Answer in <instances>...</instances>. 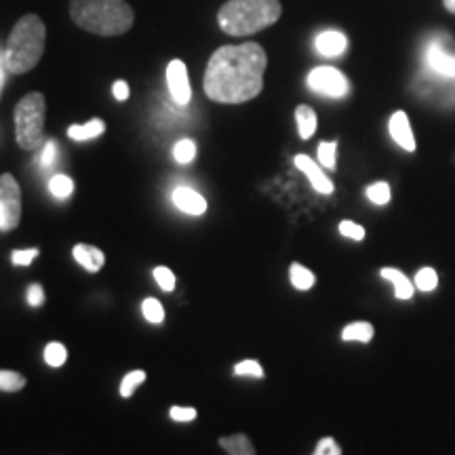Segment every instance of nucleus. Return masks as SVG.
I'll use <instances>...</instances> for the list:
<instances>
[{"instance_id": "19", "label": "nucleus", "mask_w": 455, "mask_h": 455, "mask_svg": "<svg viewBox=\"0 0 455 455\" xmlns=\"http://www.w3.org/2000/svg\"><path fill=\"white\" fill-rule=\"evenodd\" d=\"M373 338V325L371 323L358 321V323H350V325L344 327L341 331V339L344 341H361V344H367Z\"/></svg>"}, {"instance_id": "8", "label": "nucleus", "mask_w": 455, "mask_h": 455, "mask_svg": "<svg viewBox=\"0 0 455 455\" xmlns=\"http://www.w3.org/2000/svg\"><path fill=\"white\" fill-rule=\"evenodd\" d=\"M167 84L171 91V98L175 104L188 106L192 100V89H190V78H188V68L181 60H173L167 66Z\"/></svg>"}, {"instance_id": "36", "label": "nucleus", "mask_w": 455, "mask_h": 455, "mask_svg": "<svg viewBox=\"0 0 455 455\" xmlns=\"http://www.w3.org/2000/svg\"><path fill=\"white\" fill-rule=\"evenodd\" d=\"M169 415H171V419H173V422H192V419H196V409L195 407H171V411H169Z\"/></svg>"}, {"instance_id": "15", "label": "nucleus", "mask_w": 455, "mask_h": 455, "mask_svg": "<svg viewBox=\"0 0 455 455\" xmlns=\"http://www.w3.org/2000/svg\"><path fill=\"white\" fill-rule=\"evenodd\" d=\"M106 131V123L101 118H93V121L84 123V124H72L68 129V138L74 141H89L100 138L101 133Z\"/></svg>"}, {"instance_id": "9", "label": "nucleus", "mask_w": 455, "mask_h": 455, "mask_svg": "<svg viewBox=\"0 0 455 455\" xmlns=\"http://www.w3.org/2000/svg\"><path fill=\"white\" fill-rule=\"evenodd\" d=\"M295 167H298L301 173L310 180V184L316 192H321V195H333V190H335L333 181L329 180L325 173H323L321 167H318V164L312 161L310 156H306V155L295 156Z\"/></svg>"}, {"instance_id": "16", "label": "nucleus", "mask_w": 455, "mask_h": 455, "mask_svg": "<svg viewBox=\"0 0 455 455\" xmlns=\"http://www.w3.org/2000/svg\"><path fill=\"white\" fill-rule=\"evenodd\" d=\"M386 281H390L392 284H395V295L396 299H411L415 289H413V283L409 281V278L403 275L401 270L396 268H382V272H379Z\"/></svg>"}, {"instance_id": "25", "label": "nucleus", "mask_w": 455, "mask_h": 455, "mask_svg": "<svg viewBox=\"0 0 455 455\" xmlns=\"http://www.w3.org/2000/svg\"><path fill=\"white\" fill-rule=\"evenodd\" d=\"M146 378H148V373L141 371V369H135V371H131V373L124 375L123 382H121V396H123V398L133 396L135 388L144 384Z\"/></svg>"}, {"instance_id": "24", "label": "nucleus", "mask_w": 455, "mask_h": 455, "mask_svg": "<svg viewBox=\"0 0 455 455\" xmlns=\"http://www.w3.org/2000/svg\"><path fill=\"white\" fill-rule=\"evenodd\" d=\"M141 312H144L146 321L152 323V325H161L164 321V308L156 298L144 299V304H141Z\"/></svg>"}, {"instance_id": "40", "label": "nucleus", "mask_w": 455, "mask_h": 455, "mask_svg": "<svg viewBox=\"0 0 455 455\" xmlns=\"http://www.w3.org/2000/svg\"><path fill=\"white\" fill-rule=\"evenodd\" d=\"M443 4H445L449 13H455V0H443Z\"/></svg>"}, {"instance_id": "13", "label": "nucleus", "mask_w": 455, "mask_h": 455, "mask_svg": "<svg viewBox=\"0 0 455 455\" xmlns=\"http://www.w3.org/2000/svg\"><path fill=\"white\" fill-rule=\"evenodd\" d=\"M72 255H74V259H76L78 266H83L87 272H93V275L104 268L106 255L101 249L93 247V244H84V243L76 244V247L72 249Z\"/></svg>"}, {"instance_id": "14", "label": "nucleus", "mask_w": 455, "mask_h": 455, "mask_svg": "<svg viewBox=\"0 0 455 455\" xmlns=\"http://www.w3.org/2000/svg\"><path fill=\"white\" fill-rule=\"evenodd\" d=\"M348 47V38L338 30H327L318 34L316 38V51L323 57H339Z\"/></svg>"}, {"instance_id": "34", "label": "nucleus", "mask_w": 455, "mask_h": 455, "mask_svg": "<svg viewBox=\"0 0 455 455\" xmlns=\"http://www.w3.org/2000/svg\"><path fill=\"white\" fill-rule=\"evenodd\" d=\"M312 455H341V447L338 445V441L331 439V436H325L316 443V449Z\"/></svg>"}, {"instance_id": "38", "label": "nucleus", "mask_w": 455, "mask_h": 455, "mask_svg": "<svg viewBox=\"0 0 455 455\" xmlns=\"http://www.w3.org/2000/svg\"><path fill=\"white\" fill-rule=\"evenodd\" d=\"M112 95H114V98H116V101L129 100V95H131L129 84L124 83V81H116V83H114V87H112Z\"/></svg>"}, {"instance_id": "22", "label": "nucleus", "mask_w": 455, "mask_h": 455, "mask_svg": "<svg viewBox=\"0 0 455 455\" xmlns=\"http://www.w3.org/2000/svg\"><path fill=\"white\" fill-rule=\"evenodd\" d=\"M49 190L55 198H68L74 192V181L68 175L57 173L49 181Z\"/></svg>"}, {"instance_id": "23", "label": "nucleus", "mask_w": 455, "mask_h": 455, "mask_svg": "<svg viewBox=\"0 0 455 455\" xmlns=\"http://www.w3.org/2000/svg\"><path fill=\"white\" fill-rule=\"evenodd\" d=\"M26 386V378L17 371L0 369V392H17Z\"/></svg>"}, {"instance_id": "37", "label": "nucleus", "mask_w": 455, "mask_h": 455, "mask_svg": "<svg viewBox=\"0 0 455 455\" xmlns=\"http://www.w3.org/2000/svg\"><path fill=\"white\" fill-rule=\"evenodd\" d=\"M55 155H57V144L55 141H47L43 146V155H41V164L43 167H51L55 163Z\"/></svg>"}, {"instance_id": "28", "label": "nucleus", "mask_w": 455, "mask_h": 455, "mask_svg": "<svg viewBox=\"0 0 455 455\" xmlns=\"http://www.w3.org/2000/svg\"><path fill=\"white\" fill-rule=\"evenodd\" d=\"M436 284H439V275H436V270L422 268L415 275V287H418L419 291H435Z\"/></svg>"}, {"instance_id": "2", "label": "nucleus", "mask_w": 455, "mask_h": 455, "mask_svg": "<svg viewBox=\"0 0 455 455\" xmlns=\"http://www.w3.org/2000/svg\"><path fill=\"white\" fill-rule=\"evenodd\" d=\"M70 17L84 32L106 38L127 34L135 24L127 0H70Z\"/></svg>"}, {"instance_id": "32", "label": "nucleus", "mask_w": 455, "mask_h": 455, "mask_svg": "<svg viewBox=\"0 0 455 455\" xmlns=\"http://www.w3.org/2000/svg\"><path fill=\"white\" fill-rule=\"evenodd\" d=\"M339 235L350 238V241H363L365 238V228H363L361 224H355V221H348L344 220L339 224Z\"/></svg>"}, {"instance_id": "27", "label": "nucleus", "mask_w": 455, "mask_h": 455, "mask_svg": "<svg viewBox=\"0 0 455 455\" xmlns=\"http://www.w3.org/2000/svg\"><path fill=\"white\" fill-rule=\"evenodd\" d=\"M318 163L325 169H335V164H338V141H323L318 146Z\"/></svg>"}, {"instance_id": "17", "label": "nucleus", "mask_w": 455, "mask_h": 455, "mask_svg": "<svg viewBox=\"0 0 455 455\" xmlns=\"http://www.w3.org/2000/svg\"><path fill=\"white\" fill-rule=\"evenodd\" d=\"M220 445L228 455H255V447L247 435L221 436Z\"/></svg>"}, {"instance_id": "1", "label": "nucleus", "mask_w": 455, "mask_h": 455, "mask_svg": "<svg viewBox=\"0 0 455 455\" xmlns=\"http://www.w3.org/2000/svg\"><path fill=\"white\" fill-rule=\"evenodd\" d=\"M268 55L261 44H226L209 60L204 70V93L218 104H244L264 89Z\"/></svg>"}, {"instance_id": "29", "label": "nucleus", "mask_w": 455, "mask_h": 455, "mask_svg": "<svg viewBox=\"0 0 455 455\" xmlns=\"http://www.w3.org/2000/svg\"><path fill=\"white\" fill-rule=\"evenodd\" d=\"M235 375L238 378H264V367L259 365L258 361H253V358H247V361H241L235 365Z\"/></svg>"}, {"instance_id": "39", "label": "nucleus", "mask_w": 455, "mask_h": 455, "mask_svg": "<svg viewBox=\"0 0 455 455\" xmlns=\"http://www.w3.org/2000/svg\"><path fill=\"white\" fill-rule=\"evenodd\" d=\"M4 70H7V68H4V61H0V93H3V84H4Z\"/></svg>"}, {"instance_id": "35", "label": "nucleus", "mask_w": 455, "mask_h": 455, "mask_svg": "<svg viewBox=\"0 0 455 455\" xmlns=\"http://www.w3.org/2000/svg\"><path fill=\"white\" fill-rule=\"evenodd\" d=\"M26 299H28V304L32 306V308H41V306L44 304V299H47V295H44V289L41 287V284L34 283V284H30V287H28Z\"/></svg>"}, {"instance_id": "7", "label": "nucleus", "mask_w": 455, "mask_h": 455, "mask_svg": "<svg viewBox=\"0 0 455 455\" xmlns=\"http://www.w3.org/2000/svg\"><path fill=\"white\" fill-rule=\"evenodd\" d=\"M308 87L315 91V93L325 95V98L339 100L348 95L350 83L338 68L318 66L308 74Z\"/></svg>"}, {"instance_id": "4", "label": "nucleus", "mask_w": 455, "mask_h": 455, "mask_svg": "<svg viewBox=\"0 0 455 455\" xmlns=\"http://www.w3.org/2000/svg\"><path fill=\"white\" fill-rule=\"evenodd\" d=\"M47 44V28L38 15L28 13L17 20L13 30L9 34L7 47H4V68L11 74L32 72L44 55Z\"/></svg>"}, {"instance_id": "5", "label": "nucleus", "mask_w": 455, "mask_h": 455, "mask_svg": "<svg viewBox=\"0 0 455 455\" xmlns=\"http://www.w3.org/2000/svg\"><path fill=\"white\" fill-rule=\"evenodd\" d=\"M47 100L43 93H28L15 106V140L21 150L32 152L44 146Z\"/></svg>"}, {"instance_id": "6", "label": "nucleus", "mask_w": 455, "mask_h": 455, "mask_svg": "<svg viewBox=\"0 0 455 455\" xmlns=\"http://www.w3.org/2000/svg\"><path fill=\"white\" fill-rule=\"evenodd\" d=\"M21 220V190L11 173L0 175V232H11Z\"/></svg>"}, {"instance_id": "12", "label": "nucleus", "mask_w": 455, "mask_h": 455, "mask_svg": "<svg viewBox=\"0 0 455 455\" xmlns=\"http://www.w3.org/2000/svg\"><path fill=\"white\" fill-rule=\"evenodd\" d=\"M173 203L180 212L188 215H203L207 212V201L192 188L181 186L178 190H173Z\"/></svg>"}, {"instance_id": "21", "label": "nucleus", "mask_w": 455, "mask_h": 455, "mask_svg": "<svg viewBox=\"0 0 455 455\" xmlns=\"http://www.w3.org/2000/svg\"><path fill=\"white\" fill-rule=\"evenodd\" d=\"M68 361V350L64 344H60V341H51L47 344V348H44V363H47L49 367H61L66 365Z\"/></svg>"}, {"instance_id": "10", "label": "nucleus", "mask_w": 455, "mask_h": 455, "mask_svg": "<svg viewBox=\"0 0 455 455\" xmlns=\"http://www.w3.org/2000/svg\"><path fill=\"white\" fill-rule=\"evenodd\" d=\"M426 64L435 74L445 78H455V55L447 53L439 43H432L426 49Z\"/></svg>"}, {"instance_id": "18", "label": "nucleus", "mask_w": 455, "mask_h": 455, "mask_svg": "<svg viewBox=\"0 0 455 455\" xmlns=\"http://www.w3.org/2000/svg\"><path fill=\"white\" fill-rule=\"evenodd\" d=\"M295 121H298V131L301 140H310L312 135H315L318 118L316 112L312 110L310 106H298V110H295Z\"/></svg>"}, {"instance_id": "31", "label": "nucleus", "mask_w": 455, "mask_h": 455, "mask_svg": "<svg viewBox=\"0 0 455 455\" xmlns=\"http://www.w3.org/2000/svg\"><path fill=\"white\" fill-rule=\"evenodd\" d=\"M155 281L158 287L167 293L175 289V275L167 268V266H158V268H155Z\"/></svg>"}, {"instance_id": "11", "label": "nucleus", "mask_w": 455, "mask_h": 455, "mask_svg": "<svg viewBox=\"0 0 455 455\" xmlns=\"http://www.w3.org/2000/svg\"><path fill=\"white\" fill-rule=\"evenodd\" d=\"M388 129H390L392 140H395L396 144L403 148V150H407V152H413L415 150L413 131H411V124H409V116H407L405 112L398 110V112L392 114L390 123H388Z\"/></svg>"}, {"instance_id": "33", "label": "nucleus", "mask_w": 455, "mask_h": 455, "mask_svg": "<svg viewBox=\"0 0 455 455\" xmlns=\"http://www.w3.org/2000/svg\"><path fill=\"white\" fill-rule=\"evenodd\" d=\"M38 249H15V251H11V261H13V266H30L34 259L38 258Z\"/></svg>"}, {"instance_id": "26", "label": "nucleus", "mask_w": 455, "mask_h": 455, "mask_svg": "<svg viewBox=\"0 0 455 455\" xmlns=\"http://www.w3.org/2000/svg\"><path fill=\"white\" fill-rule=\"evenodd\" d=\"M173 156L180 164H190L196 158V144L192 140H180L173 148Z\"/></svg>"}, {"instance_id": "20", "label": "nucleus", "mask_w": 455, "mask_h": 455, "mask_svg": "<svg viewBox=\"0 0 455 455\" xmlns=\"http://www.w3.org/2000/svg\"><path fill=\"white\" fill-rule=\"evenodd\" d=\"M289 278H291V284L298 291H308V289L315 287L316 276L301 264H291L289 268Z\"/></svg>"}, {"instance_id": "3", "label": "nucleus", "mask_w": 455, "mask_h": 455, "mask_svg": "<svg viewBox=\"0 0 455 455\" xmlns=\"http://www.w3.org/2000/svg\"><path fill=\"white\" fill-rule=\"evenodd\" d=\"M281 15V0H228L218 11V24L228 36L241 38L275 26Z\"/></svg>"}, {"instance_id": "30", "label": "nucleus", "mask_w": 455, "mask_h": 455, "mask_svg": "<svg viewBox=\"0 0 455 455\" xmlns=\"http://www.w3.org/2000/svg\"><path fill=\"white\" fill-rule=\"evenodd\" d=\"M367 198L373 204H388L390 201V186L386 181H378V184L367 188Z\"/></svg>"}]
</instances>
